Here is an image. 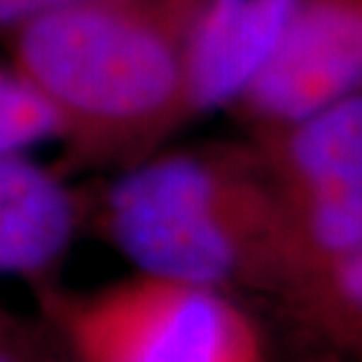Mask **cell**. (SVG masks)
<instances>
[{
	"instance_id": "cell-2",
	"label": "cell",
	"mask_w": 362,
	"mask_h": 362,
	"mask_svg": "<svg viewBox=\"0 0 362 362\" xmlns=\"http://www.w3.org/2000/svg\"><path fill=\"white\" fill-rule=\"evenodd\" d=\"M96 222L131 269L225 292L292 279L283 206L250 143L166 145L112 173Z\"/></svg>"
},
{
	"instance_id": "cell-10",
	"label": "cell",
	"mask_w": 362,
	"mask_h": 362,
	"mask_svg": "<svg viewBox=\"0 0 362 362\" xmlns=\"http://www.w3.org/2000/svg\"><path fill=\"white\" fill-rule=\"evenodd\" d=\"M0 362H73L49 327H33L0 311Z\"/></svg>"
},
{
	"instance_id": "cell-5",
	"label": "cell",
	"mask_w": 362,
	"mask_h": 362,
	"mask_svg": "<svg viewBox=\"0 0 362 362\" xmlns=\"http://www.w3.org/2000/svg\"><path fill=\"white\" fill-rule=\"evenodd\" d=\"M362 94V0H302L274 54L232 107L248 136Z\"/></svg>"
},
{
	"instance_id": "cell-9",
	"label": "cell",
	"mask_w": 362,
	"mask_h": 362,
	"mask_svg": "<svg viewBox=\"0 0 362 362\" xmlns=\"http://www.w3.org/2000/svg\"><path fill=\"white\" fill-rule=\"evenodd\" d=\"M42 143H54V127L47 107L3 59L0 61V155L30 152Z\"/></svg>"
},
{
	"instance_id": "cell-7",
	"label": "cell",
	"mask_w": 362,
	"mask_h": 362,
	"mask_svg": "<svg viewBox=\"0 0 362 362\" xmlns=\"http://www.w3.org/2000/svg\"><path fill=\"white\" fill-rule=\"evenodd\" d=\"M84 202L30 152L0 155V274L47 283L78 236Z\"/></svg>"
},
{
	"instance_id": "cell-8",
	"label": "cell",
	"mask_w": 362,
	"mask_h": 362,
	"mask_svg": "<svg viewBox=\"0 0 362 362\" xmlns=\"http://www.w3.org/2000/svg\"><path fill=\"white\" fill-rule=\"evenodd\" d=\"M281 295L334 346L362 353V243L292 281Z\"/></svg>"
},
{
	"instance_id": "cell-6",
	"label": "cell",
	"mask_w": 362,
	"mask_h": 362,
	"mask_svg": "<svg viewBox=\"0 0 362 362\" xmlns=\"http://www.w3.org/2000/svg\"><path fill=\"white\" fill-rule=\"evenodd\" d=\"M302 0H206L189 37V122L232 110L274 54Z\"/></svg>"
},
{
	"instance_id": "cell-4",
	"label": "cell",
	"mask_w": 362,
	"mask_h": 362,
	"mask_svg": "<svg viewBox=\"0 0 362 362\" xmlns=\"http://www.w3.org/2000/svg\"><path fill=\"white\" fill-rule=\"evenodd\" d=\"M248 143L279 192L292 281L362 243V94Z\"/></svg>"
},
{
	"instance_id": "cell-1",
	"label": "cell",
	"mask_w": 362,
	"mask_h": 362,
	"mask_svg": "<svg viewBox=\"0 0 362 362\" xmlns=\"http://www.w3.org/2000/svg\"><path fill=\"white\" fill-rule=\"evenodd\" d=\"M206 0H78L0 35L71 168L119 171L189 124L187 52Z\"/></svg>"
},
{
	"instance_id": "cell-11",
	"label": "cell",
	"mask_w": 362,
	"mask_h": 362,
	"mask_svg": "<svg viewBox=\"0 0 362 362\" xmlns=\"http://www.w3.org/2000/svg\"><path fill=\"white\" fill-rule=\"evenodd\" d=\"M71 3H78V0H0V35L37 14Z\"/></svg>"
},
{
	"instance_id": "cell-3",
	"label": "cell",
	"mask_w": 362,
	"mask_h": 362,
	"mask_svg": "<svg viewBox=\"0 0 362 362\" xmlns=\"http://www.w3.org/2000/svg\"><path fill=\"white\" fill-rule=\"evenodd\" d=\"M42 322L73 362H274L232 292L136 272L89 290L37 285Z\"/></svg>"
}]
</instances>
